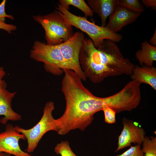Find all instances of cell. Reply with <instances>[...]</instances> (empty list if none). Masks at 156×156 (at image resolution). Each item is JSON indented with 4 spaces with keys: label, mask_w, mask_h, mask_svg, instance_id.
<instances>
[{
    "label": "cell",
    "mask_w": 156,
    "mask_h": 156,
    "mask_svg": "<svg viewBox=\"0 0 156 156\" xmlns=\"http://www.w3.org/2000/svg\"><path fill=\"white\" fill-rule=\"evenodd\" d=\"M80 65L86 78L94 83L105 79L130 76L135 65L123 55L116 42L105 40L97 49L90 39L84 38L79 54Z\"/></svg>",
    "instance_id": "obj_2"
},
{
    "label": "cell",
    "mask_w": 156,
    "mask_h": 156,
    "mask_svg": "<svg viewBox=\"0 0 156 156\" xmlns=\"http://www.w3.org/2000/svg\"><path fill=\"white\" fill-rule=\"evenodd\" d=\"M6 2V0H3L0 4V21L3 23L5 22V18H10L12 20L14 19L13 16L7 14L5 11Z\"/></svg>",
    "instance_id": "obj_21"
},
{
    "label": "cell",
    "mask_w": 156,
    "mask_h": 156,
    "mask_svg": "<svg viewBox=\"0 0 156 156\" xmlns=\"http://www.w3.org/2000/svg\"><path fill=\"white\" fill-rule=\"evenodd\" d=\"M118 5L134 12L141 13L145 10L143 5L138 0H119Z\"/></svg>",
    "instance_id": "obj_17"
},
{
    "label": "cell",
    "mask_w": 156,
    "mask_h": 156,
    "mask_svg": "<svg viewBox=\"0 0 156 156\" xmlns=\"http://www.w3.org/2000/svg\"><path fill=\"white\" fill-rule=\"evenodd\" d=\"M59 4L68 10L70 5L77 7L84 14L85 17H92L93 13L83 0H60Z\"/></svg>",
    "instance_id": "obj_15"
},
{
    "label": "cell",
    "mask_w": 156,
    "mask_h": 156,
    "mask_svg": "<svg viewBox=\"0 0 156 156\" xmlns=\"http://www.w3.org/2000/svg\"><path fill=\"white\" fill-rule=\"evenodd\" d=\"M132 80L138 81L140 83L150 86L156 90V68L152 66L135 65L130 75Z\"/></svg>",
    "instance_id": "obj_13"
},
{
    "label": "cell",
    "mask_w": 156,
    "mask_h": 156,
    "mask_svg": "<svg viewBox=\"0 0 156 156\" xmlns=\"http://www.w3.org/2000/svg\"><path fill=\"white\" fill-rule=\"evenodd\" d=\"M63 71L61 90L65 98L66 108L62 115L55 119L56 132L61 135L77 129L84 131L91 124L94 114L102 110L103 107L109 103L108 96L100 97L94 95L73 71Z\"/></svg>",
    "instance_id": "obj_1"
},
{
    "label": "cell",
    "mask_w": 156,
    "mask_h": 156,
    "mask_svg": "<svg viewBox=\"0 0 156 156\" xmlns=\"http://www.w3.org/2000/svg\"><path fill=\"white\" fill-rule=\"evenodd\" d=\"M142 144V150L144 156H156L155 136L146 135Z\"/></svg>",
    "instance_id": "obj_16"
},
{
    "label": "cell",
    "mask_w": 156,
    "mask_h": 156,
    "mask_svg": "<svg viewBox=\"0 0 156 156\" xmlns=\"http://www.w3.org/2000/svg\"><path fill=\"white\" fill-rule=\"evenodd\" d=\"M142 2L143 5L147 8H151L153 10H156V0H142Z\"/></svg>",
    "instance_id": "obj_24"
},
{
    "label": "cell",
    "mask_w": 156,
    "mask_h": 156,
    "mask_svg": "<svg viewBox=\"0 0 156 156\" xmlns=\"http://www.w3.org/2000/svg\"><path fill=\"white\" fill-rule=\"evenodd\" d=\"M54 151L57 155L61 156H77L71 150L69 142L66 140L57 144L54 148Z\"/></svg>",
    "instance_id": "obj_18"
},
{
    "label": "cell",
    "mask_w": 156,
    "mask_h": 156,
    "mask_svg": "<svg viewBox=\"0 0 156 156\" xmlns=\"http://www.w3.org/2000/svg\"><path fill=\"white\" fill-rule=\"evenodd\" d=\"M122 123L123 128L118 137V147L116 153L131 146L132 144L141 146L146 136L144 129L137 122L124 117Z\"/></svg>",
    "instance_id": "obj_8"
},
{
    "label": "cell",
    "mask_w": 156,
    "mask_h": 156,
    "mask_svg": "<svg viewBox=\"0 0 156 156\" xmlns=\"http://www.w3.org/2000/svg\"><path fill=\"white\" fill-rule=\"evenodd\" d=\"M88 5L93 13L100 17L101 26L105 27L107 18L119 5V0H88Z\"/></svg>",
    "instance_id": "obj_12"
},
{
    "label": "cell",
    "mask_w": 156,
    "mask_h": 156,
    "mask_svg": "<svg viewBox=\"0 0 156 156\" xmlns=\"http://www.w3.org/2000/svg\"><path fill=\"white\" fill-rule=\"evenodd\" d=\"M116 156H144L141 146L135 145L131 146L129 149L122 154L117 155Z\"/></svg>",
    "instance_id": "obj_20"
},
{
    "label": "cell",
    "mask_w": 156,
    "mask_h": 156,
    "mask_svg": "<svg viewBox=\"0 0 156 156\" xmlns=\"http://www.w3.org/2000/svg\"><path fill=\"white\" fill-rule=\"evenodd\" d=\"M56 8L64 15L71 25L87 34L97 49L102 45L105 40H109L116 42H120L122 39V36L121 34L112 31L106 27L98 26L94 22H90L86 17L76 16L59 4H58Z\"/></svg>",
    "instance_id": "obj_4"
},
{
    "label": "cell",
    "mask_w": 156,
    "mask_h": 156,
    "mask_svg": "<svg viewBox=\"0 0 156 156\" xmlns=\"http://www.w3.org/2000/svg\"><path fill=\"white\" fill-rule=\"evenodd\" d=\"M33 18L44 28L47 45H59L67 41L74 34L72 26L57 10L46 15L33 16Z\"/></svg>",
    "instance_id": "obj_3"
},
{
    "label": "cell",
    "mask_w": 156,
    "mask_h": 156,
    "mask_svg": "<svg viewBox=\"0 0 156 156\" xmlns=\"http://www.w3.org/2000/svg\"><path fill=\"white\" fill-rule=\"evenodd\" d=\"M11 155L8 153L0 152V156H11Z\"/></svg>",
    "instance_id": "obj_26"
},
{
    "label": "cell",
    "mask_w": 156,
    "mask_h": 156,
    "mask_svg": "<svg viewBox=\"0 0 156 156\" xmlns=\"http://www.w3.org/2000/svg\"><path fill=\"white\" fill-rule=\"evenodd\" d=\"M135 57L140 66H152L156 61V46L145 40L141 42V49L136 52Z\"/></svg>",
    "instance_id": "obj_14"
},
{
    "label": "cell",
    "mask_w": 156,
    "mask_h": 156,
    "mask_svg": "<svg viewBox=\"0 0 156 156\" xmlns=\"http://www.w3.org/2000/svg\"><path fill=\"white\" fill-rule=\"evenodd\" d=\"M55 109L54 103L49 101L45 104L43 114L40 121L34 127L25 129L18 126L15 127L20 133L23 134L27 142V151L28 153L33 152L43 135L50 131H56L55 119L52 112Z\"/></svg>",
    "instance_id": "obj_6"
},
{
    "label": "cell",
    "mask_w": 156,
    "mask_h": 156,
    "mask_svg": "<svg viewBox=\"0 0 156 156\" xmlns=\"http://www.w3.org/2000/svg\"><path fill=\"white\" fill-rule=\"evenodd\" d=\"M84 38L82 32H76L67 41L58 45L70 70L84 81L86 78L81 69L79 60V53Z\"/></svg>",
    "instance_id": "obj_7"
},
{
    "label": "cell",
    "mask_w": 156,
    "mask_h": 156,
    "mask_svg": "<svg viewBox=\"0 0 156 156\" xmlns=\"http://www.w3.org/2000/svg\"><path fill=\"white\" fill-rule=\"evenodd\" d=\"M141 14V13L133 12L118 5L109 16L105 27L117 33L124 27L134 22Z\"/></svg>",
    "instance_id": "obj_10"
},
{
    "label": "cell",
    "mask_w": 156,
    "mask_h": 156,
    "mask_svg": "<svg viewBox=\"0 0 156 156\" xmlns=\"http://www.w3.org/2000/svg\"><path fill=\"white\" fill-rule=\"evenodd\" d=\"M104 113L105 121L109 124L114 123L116 122V112L107 105L104 106L102 110Z\"/></svg>",
    "instance_id": "obj_19"
},
{
    "label": "cell",
    "mask_w": 156,
    "mask_h": 156,
    "mask_svg": "<svg viewBox=\"0 0 156 156\" xmlns=\"http://www.w3.org/2000/svg\"><path fill=\"white\" fill-rule=\"evenodd\" d=\"M152 45L156 46V28H155L154 34L149 42Z\"/></svg>",
    "instance_id": "obj_25"
},
{
    "label": "cell",
    "mask_w": 156,
    "mask_h": 156,
    "mask_svg": "<svg viewBox=\"0 0 156 156\" xmlns=\"http://www.w3.org/2000/svg\"><path fill=\"white\" fill-rule=\"evenodd\" d=\"M16 92H10L6 88H0V115L3 118L0 120L3 125L11 120L13 121L21 120V116L15 112L12 107V102Z\"/></svg>",
    "instance_id": "obj_11"
},
{
    "label": "cell",
    "mask_w": 156,
    "mask_h": 156,
    "mask_svg": "<svg viewBox=\"0 0 156 156\" xmlns=\"http://www.w3.org/2000/svg\"><path fill=\"white\" fill-rule=\"evenodd\" d=\"M21 139L25 140L26 138L12 124H7L5 131L0 133V152L15 156H32L21 149L19 144V141Z\"/></svg>",
    "instance_id": "obj_9"
},
{
    "label": "cell",
    "mask_w": 156,
    "mask_h": 156,
    "mask_svg": "<svg viewBox=\"0 0 156 156\" xmlns=\"http://www.w3.org/2000/svg\"><path fill=\"white\" fill-rule=\"evenodd\" d=\"M16 27L15 25L0 21V29L5 31L10 34L11 33L12 31L16 30Z\"/></svg>",
    "instance_id": "obj_22"
},
{
    "label": "cell",
    "mask_w": 156,
    "mask_h": 156,
    "mask_svg": "<svg viewBox=\"0 0 156 156\" xmlns=\"http://www.w3.org/2000/svg\"><path fill=\"white\" fill-rule=\"evenodd\" d=\"M31 58L44 63L45 70L54 75H59L64 69H69L57 45H49L35 41L30 52Z\"/></svg>",
    "instance_id": "obj_5"
},
{
    "label": "cell",
    "mask_w": 156,
    "mask_h": 156,
    "mask_svg": "<svg viewBox=\"0 0 156 156\" xmlns=\"http://www.w3.org/2000/svg\"><path fill=\"white\" fill-rule=\"evenodd\" d=\"M6 74L4 68L0 67V88H6L7 84L6 82L3 79Z\"/></svg>",
    "instance_id": "obj_23"
}]
</instances>
